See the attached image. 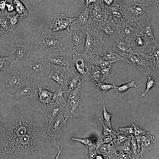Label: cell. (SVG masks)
Listing matches in <instances>:
<instances>
[{
  "label": "cell",
  "mask_w": 159,
  "mask_h": 159,
  "mask_svg": "<svg viewBox=\"0 0 159 159\" xmlns=\"http://www.w3.org/2000/svg\"><path fill=\"white\" fill-rule=\"evenodd\" d=\"M103 157L101 155H96L95 159H103Z\"/></svg>",
  "instance_id": "be15d7a7"
},
{
  "label": "cell",
  "mask_w": 159,
  "mask_h": 159,
  "mask_svg": "<svg viewBox=\"0 0 159 159\" xmlns=\"http://www.w3.org/2000/svg\"><path fill=\"white\" fill-rule=\"evenodd\" d=\"M145 0H134L133 2L140 3H145Z\"/></svg>",
  "instance_id": "6125c7cd"
},
{
  "label": "cell",
  "mask_w": 159,
  "mask_h": 159,
  "mask_svg": "<svg viewBox=\"0 0 159 159\" xmlns=\"http://www.w3.org/2000/svg\"><path fill=\"white\" fill-rule=\"evenodd\" d=\"M133 127V135L135 136H143L146 134L147 132L142 127L132 123V124Z\"/></svg>",
  "instance_id": "c3c4849f"
},
{
  "label": "cell",
  "mask_w": 159,
  "mask_h": 159,
  "mask_svg": "<svg viewBox=\"0 0 159 159\" xmlns=\"http://www.w3.org/2000/svg\"><path fill=\"white\" fill-rule=\"evenodd\" d=\"M82 83H80L75 90L70 91H65L67 99L63 114L66 121L69 118H72L81 114L83 112V108L80 98Z\"/></svg>",
  "instance_id": "8992f818"
},
{
  "label": "cell",
  "mask_w": 159,
  "mask_h": 159,
  "mask_svg": "<svg viewBox=\"0 0 159 159\" xmlns=\"http://www.w3.org/2000/svg\"><path fill=\"white\" fill-rule=\"evenodd\" d=\"M95 85L101 90L103 95V104H104L105 103V93L109 90L114 88L115 86L113 82L110 84H106L103 83V82L95 84Z\"/></svg>",
  "instance_id": "8d00e7d4"
},
{
  "label": "cell",
  "mask_w": 159,
  "mask_h": 159,
  "mask_svg": "<svg viewBox=\"0 0 159 159\" xmlns=\"http://www.w3.org/2000/svg\"><path fill=\"white\" fill-rule=\"evenodd\" d=\"M69 53L63 52H58L47 54L44 59L53 66L67 67H74Z\"/></svg>",
  "instance_id": "9a60e30c"
},
{
  "label": "cell",
  "mask_w": 159,
  "mask_h": 159,
  "mask_svg": "<svg viewBox=\"0 0 159 159\" xmlns=\"http://www.w3.org/2000/svg\"><path fill=\"white\" fill-rule=\"evenodd\" d=\"M108 19H112L108 6L97 0L91 5L89 26L93 29L99 22Z\"/></svg>",
  "instance_id": "30bf717a"
},
{
  "label": "cell",
  "mask_w": 159,
  "mask_h": 159,
  "mask_svg": "<svg viewBox=\"0 0 159 159\" xmlns=\"http://www.w3.org/2000/svg\"><path fill=\"white\" fill-rule=\"evenodd\" d=\"M76 72L74 67L53 66L50 73L46 78H50L54 81L62 88L67 85L70 78Z\"/></svg>",
  "instance_id": "8fae6325"
},
{
  "label": "cell",
  "mask_w": 159,
  "mask_h": 159,
  "mask_svg": "<svg viewBox=\"0 0 159 159\" xmlns=\"http://www.w3.org/2000/svg\"><path fill=\"white\" fill-rule=\"evenodd\" d=\"M131 87L138 88L134 81H132L129 83L119 86H115L114 88V91L116 94H119L124 92Z\"/></svg>",
  "instance_id": "d590c367"
},
{
  "label": "cell",
  "mask_w": 159,
  "mask_h": 159,
  "mask_svg": "<svg viewBox=\"0 0 159 159\" xmlns=\"http://www.w3.org/2000/svg\"><path fill=\"white\" fill-rule=\"evenodd\" d=\"M65 91L62 90V88L56 87L55 92L53 93L52 99L54 102L62 104H66L67 102L63 96Z\"/></svg>",
  "instance_id": "1f68e13d"
},
{
  "label": "cell",
  "mask_w": 159,
  "mask_h": 159,
  "mask_svg": "<svg viewBox=\"0 0 159 159\" xmlns=\"http://www.w3.org/2000/svg\"><path fill=\"white\" fill-rule=\"evenodd\" d=\"M4 33L0 28V35L4 34Z\"/></svg>",
  "instance_id": "e7e4bbea"
},
{
  "label": "cell",
  "mask_w": 159,
  "mask_h": 159,
  "mask_svg": "<svg viewBox=\"0 0 159 159\" xmlns=\"http://www.w3.org/2000/svg\"><path fill=\"white\" fill-rule=\"evenodd\" d=\"M108 7L112 19L118 27L122 26L127 21L120 10V4L115 2Z\"/></svg>",
  "instance_id": "603a6c76"
},
{
  "label": "cell",
  "mask_w": 159,
  "mask_h": 159,
  "mask_svg": "<svg viewBox=\"0 0 159 159\" xmlns=\"http://www.w3.org/2000/svg\"><path fill=\"white\" fill-rule=\"evenodd\" d=\"M117 3L118 4L128 3V0H117Z\"/></svg>",
  "instance_id": "94428289"
},
{
  "label": "cell",
  "mask_w": 159,
  "mask_h": 159,
  "mask_svg": "<svg viewBox=\"0 0 159 159\" xmlns=\"http://www.w3.org/2000/svg\"><path fill=\"white\" fill-rule=\"evenodd\" d=\"M91 5L85 6L76 13L75 28L85 31L89 27Z\"/></svg>",
  "instance_id": "d6986e66"
},
{
  "label": "cell",
  "mask_w": 159,
  "mask_h": 159,
  "mask_svg": "<svg viewBox=\"0 0 159 159\" xmlns=\"http://www.w3.org/2000/svg\"><path fill=\"white\" fill-rule=\"evenodd\" d=\"M86 37L85 31L75 28L71 38L74 53H84Z\"/></svg>",
  "instance_id": "ffe728a7"
},
{
  "label": "cell",
  "mask_w": 159,
  "mask_h": 159,
  "mask_svg": "<svg viewBox=\"0 0 159 159\" xmlns=\"http://www.w3.org/2000/svg\"><path fill=\"white\" fill-rule=\"evenodd\" d=\"M33 48L29 40L19 39L12 44L9 50V56L13 62H21L24 63L29 61V57Z\"/></svg>",
  "instance_id": "9c48e42d"
},
{
  "label": "cell",
  "mask_w": 159,
  "mask_h": 159,
  "mask_svg": "<svg viewBox=\"0 0 159 159\" xmlns=\"http://www.w3.org/2000/svg\"><path fill=\"white\" fill-rule=\"evenodd\" d=\"M118 27V34L115 40L130 39L138 34L139 25L133 22L127 21L122 26Z\"/></svg>",
  "instance_id": "ac0fdd59"
},
{
  "label": "cell",
  "mask_w": 159,
  "mask_h": 159,
  "mask_svg": "<svg viewBox=\"0 0 159 159\" xmlns=\"http://www.w3.org/2000/svg\"><path fill=\"white\" fill-rule=\"evenodd\" d=\"M100 55L107 60L113 63L118 61H122L123 59L110 46L106 53L103 52L102 54Z\"/></svg>",
  "instance_id": "83f0119b"
},
{
  "label": "cell",
  "mask_w": 159,
  "mask_h": 159,
  "mask_svg": "<svg viewBox=\"0 0 159 159\" xmlns=\"http://www.w3.org/2000/svg\"><path fill=\"white\" fill-rule=\"evenodd\" d=\"M0 28L4 34L12 30L7 16L1 13H0Z\"/></svg>",
  "instance_id": "836d02e7"
},
{
  "label": "cell",
  "mask_w": 159,
  "mask_h": 159,
  "mask_svg": "<svg viewBox=\"0 0 159 159\" xmlns=\"http://www.w3.org/2000/svg\"><path fill=\"white\" fill-rule=\"evenodd\" d=\"M105 5L109 6L114 3H117V0H99Z\"/></svg>",
  "instance_id": "9f6ffc18"
},
{
  "label": "cell",
  "mask_w": 159,
  "mask_h": 159,
  "mask_svg": "<svg viewBox=\"0 0 159 159\" xmlns=\"http://www.w3.org/2000/svg\"><path fill=\"white\" fill-rule=\"evenodd\" d=\"M103 126V130L102 135L100 137L109 136L114 134H117L118 132L113 130L112 128H110L102 123Z\"/></svg>",
  "instance_id": "681fc988"
},
{
  "label": "cell",
  "mask_w": 159,
  "mask_h": 159,
  "mask_svg": "<svg viewBox=\"0 0 159 159\" xmlns=\"http://www.w3.org/2000/svg\"><path fill=\"white\" fill-rule=\"evenodd\" d=\"M98 149L103 155L108 157V150L107 144H104L101 145Z\"/></svg>",
  "instance_id": "11a10c76"
},
{
  "label": "cell",
  "mask_w": 159,
  "mask_h": 159,
  "mask_svg": "<svg viewBox=\"0 0 159 159\" xmlns=\"http://www.w3.org/2000/svg\"><path fill=\"white\" fill-rule=\"evenodd\" d=\"M31 79L24 70L15 64L9 66L0 79L6 90L19 89L28 84Z\"/></svg>",
  "instance_id": "3957f363"
},
{
  "label": "cell",
  "mask_w": 159,
  "mask_h": 159,
  "mask_svg": "<svg viewBox=\"0 0 159 159\" xmlns=\"http://www.w3.org/2000/svg\"><path fill=\"white\" fill-rule=\"evenodd\" d=\"M39 83L38 81L31 79L28 84L10 95L15 98L16 100L20 101L37 97Z\"/></svg>",
  "instance_id": "4fadbf2b"
},
{
  "label": "cell",
  "mask_w": 159,
  "mask_h": 159,
  "mask_svg": "<svg viewBox=\"0 0 159 159\" xmlns=\"http://www.w3.org/2000/svg\"><path fill=\"white\" fill-rule=\"evenodd\" d=\"M49 87L44 86L39 83L38 86V99L44 104L54 102L52 99L53 93L49 90Z\"/></svg>",
  "instance_id": "cb8c5ba5"
},
{
  "label": "cell",
  "mask_w": 159,
  "mask_h": 159,
  "mask_svg": "<svg viewBox=\"0 0 159 159\" xmlns=\"http://www.w3.org/2000/svg\"><path fill=\"white\" fill-rule=\"evenodd\" d=\"M115 134L99 138L96 142V146L98 149L101 145L110 143L113 139Z\"/></svg>",
  "instance_id": "ee69618b"
},
{
  "label": "cell",
  "mask_w": 159,
  "mask_h": 159,
  "mask_svg": "<svg viewBox=\"0 0 159 159\" xmlns=\"http://www.w3.org/2000/svg\"><path fill=\"white\" fill-rule=\"evenodd\" d=\"M154 136L147 132L145 135L141 136V148L140 153L141 158L149 152L153 148L154 142Z\"/></svg>",
  "instance_id": "d4e9b609"
},
{
  "label": "cell",
  "mask_w": 159,
  "mask_h": 159,
  "mask_svg": "<svg viewBox=\"0 0 159 159\" xmlns=\"http://www.w3.org/2000/svg\"><path fill=\"white\" fill-rule=\"evenodd\" d=\"M53 65L44 59L28 61L23 64L26 73L32 79L41 81L48 76Z\"/></svg>",
  "instance_id": "52a82bcc"
},
{
  "label": "cell",
  "mask_w": 159,
  "mask_h": 159,
  "mask_svg": "<svg viewBox=\"0 0 159 159\" xmlns=\"http://www.w3.org/2000/svg\"><path fill=\"white\" fill-rule=\"evenodd\" d=\"M91 65L98 66L101 69L106 68L114 63L105 59L100 55H97L94 58L90 59Z\"/></svg>",
  "instance_id": "f1b7e54d"
},
{
  "label": "cell",
  "mask_w": 159,
  "mask_h": 159,
  "mask_svg": "<svg viewBox=\"0 0 159 159\" xmlns=\"http://www.w3.org/2000/svg\"><path fill=\"white\" fill-rule=\"evenodd\" d=\"M72 139L77 142H79L84 144L87 148L89 149L97 147L96 142L94 138L90 137L86 138H73Z\"/></svg>",
  "instance_id": "d6a6232c"
},
{
  "label": "cell",
  "mask_w": 159,
  "mask_h": 159,
  "mask_svg": "<svg viewBox=\"0 0 159 159\" xmlns=\"http://www.w3.org/2000/svg\"><path fill=\"white\" fill-rule=\"evenodd\" d=\"M102 112L104 117L103 121H102L100 118L98 117V119L102 123H103L105 125L110 128H112L110 120L111 115L107 112L104 104L103 106Z\"/></svg>",
  "instance_id": "b9f144b4"
},
{
  "label": "cell",
  "mask_w": 159,
  "mask_h": 159,
  "mask_svg": "<svg viewBox=\"0 0 159 159\" xmlns=\"http://www.w3.org/2000/svg\"><path fill=\"white\" fill-rule=\"evenodd\" d=\"M82 82L81 75L77 72L74 74L68 82V88L67 91H70L76 89L80 83Z\"/></svg>",
  "instance_id": "f546056e"
},
{
  "label": "cell",
  "mask_w": 159,
  "mask_h": 159,
  "mask_svg": "<svg viewBox=\"0 0 159 159\" xmlns=\"http://www.w3.org/2000/svg\"><path fill=\"white\" fill-rule=\"evenodd\" d=\"M7 17L13 30L18 24L19 16L17 14L15 15H8Z\"/></svg>",
  "instance_id": "7dc6e473"
},
{
  "label": "cell",
  "mask_w": 159,
  "mask_h": 159,
  "mask_svg": "<svg viewBox=\"0 0 159 159\" xmlns=\"http://www.w3.org/2000/svg\"><path fill=\"white\" fill-rule=\"evenodd\" d=\"M7 0H1L0 1V10L2 12L4 11Z\"/></svg>",
  "instance_id": "6f0895ef"
},
{
  "label": "cell",
  "mask_w": 159,
  "mask_h": 159,
  "mask_svg": "<svg viewBox=\"0 0 159 159\" xmlns=\"http://www.w3.org/2000/svg\"><path fill=\"white\" fill-rule=\"evenodd\" d=\"M119 159H132V158L128 154L123 152L120 155Z\"/></svg>",
  "instance_id": "91938a15"
},
{
  "label": "cell",
  "mask_w": 159,
  "mask_h": 159,
  "mask_svg": "<svg viewBox=\"0 0 159 159\" xmlns=\"http://www.w3.org/2000/svg\"><path fill=\"white\" fill-rule=\"evenodd\" d=\"M93 29L97 30L106 35L114 41L117 37L118 33V27L112 19L101 21L98 23Z\"/></svg>",
  "instance_id": "e0dca14e"
},
{
  "label": "cell",
  "mask_w": 159,
  "mask_h": 159,
  "mask_svg": "<svg viewBox=\"0 0 159 159\" xmlns=\"http://www.w3.org/2000/svg\"><path fill=\"white\" fill-rule=\"evenodd\" d=\"M76 19V18H71L67 17L62 14L56 17L50 26L53 32H61L66 30L69 32V28L72 23Z\"/></svg>",
  "instance_id": "44dd1931"
},
{
  "label": "cell",
  "mask_w": 159,
  "mask_h": 159,
  "mask_svg": "<svg viewBox=\"0 0 159 159\" xmlns=\"http://www.w3.org/2000/svg\"><path fill=\"white\" fill-rule=\"evenodd\" d=\"M122 61L129 64L145 74H149L155 69L151 57L144 52L133 51L125 55Z\"/></svg>",
  "instance_id": "5b68a950"
},
{
  "label": "cell",
  "mask_w": 159,
  "mask_h": 159,
  "mask_svg": "<svg viewBox=\"0 0 159 159\" xmlns=\"http://www.w3.org/2000/svg\"><path fill=\"white\" fill-rule=\"evenodd\" d=\"M11 62H13V60L10 56L6 57L0 56V71L4 72Z\"/></svg>",
  "instance_id": "74e56055"
},
{
  "label": "cell",
  "mask_w": 159,
  "mask_h": 159,
  "mask_svg": "<svg viewBox=\"0 0 159 159\" xmlns=\"http://www.w3.org/2000/svg\"><path fill=\"white\" fill-rule=\"evenodd\" d=\"M86 34L84 53L89 57L93 54H102V46L106 42L103 39L104 34L95 29L87 28L85 31Z\"/></svg>",
  "instance_id": "ba28073f"
},
{
  "label": "cell",
  "mask_w": 159,
  "mask_h": 159,
  "mask_svg": "<svg viewBox=\"0 0 159 159\" xmlns=\"http://www.w3.org/2000/svg\"><path fill=\"white\" fill-rule=\"evenodd\" d=\"M131 136V144L132 149L131 157L132 159L140 158L138 153V145L136 138L133 134L130 135Z\"/></svg>",
  "instance_id": "ab89813d"
},
{
  "label": "cell",
  "mask_w": 159,
  "mask_h": 159,
  "mask_svg": "<svg viewBox=\"0 0 159 159\" xmlns=\"http://www.w3.org/2000/svg\"><path fill=\"white\" fill-rule=\"evenodd\" d=\"M101 69L100 67L92 65L88 75V80L95 83V84L102 82L101 80Z\"/></svg>",
  "instance_id": "4316f807"
},
{
  "label": "cell",
  "mask_w": 159,
  "mask_h": 159,
  "mask_svg": "<svg viewBox=\"0 0 159 159\" xmlns=\"http://www.w3.org/2000/svg\"><path fill=\"white\" fill-rule=\"evenodd\" d=\"M63 112H61L49 122L48 129L49 134L55 140L61 136L66 130L67 121Z\"/></svg>",
  "instance_id": "2e32d148"
},
{
  "label": "cell",
  "mask_w": 159,
  "mask_h": 159,
  "mask_svg": "<svg viewBox=\"0 0 159 159\" xmlns=\"http://www.w3.org/2000/svg\"><path fill=\"white\" fill-rule=\"evenodd\" d=\"M37 47L46 54L58 52L74 54L71 38L60 35H52L43 32L37 42Z\"/></svg>",
  "instance_id": "7a4b0ae2"
},
{
  "label": "cell",
  "mask_w": 159,
  "mask_h": 159,
  "mask_svg": "<svg viewBox=\"0 0 159 159\" xmlns=\"http://www.w3.org/2000/svg\"><path fill=\"white\" fill-rule=\"evenodd\" d=\"M120 10L126 20L139 25L150 17L149 3L133 2L131 4H120Z\"/></svg>",
  "instance_id": "277c9868"
},
{
  "label": "cell",
  "mask_w": 159,
  "mask_h": 159,
  "mask_svg": "<svg viewBox=\"0 0 159 159\" xmlns=\"http://www.w3.org/2000/svg\"><path fill=\"white\" fill-rule=\"evenodd\" d=\"M72 62L77 71L81 76L82 82L87 80L92 67L89 57L85 53H74L72 55Z\"/></svg>",
  "instance_id": "7c38bea8"
},
{
  "label": "cell",
  "mask_w": 159,
  "mask_h": 159,
  "mask_svg": "<svg viewBox=\"0 0 159 159\" xmlns=\"http://www.w3.org/2000/svg\"><path fill=\"white\" fill-rule=\"evenodd\" d=\"M113 43L106 42L105 43L110 44V46L122 59L125 55L133 51L131 48L130 39H117Z\"/></svg>",
  "instance_id": "7402d4cb"
},
{
  "label": "cell",
  "mask_w": 159,
  "mask_h": 159,
  "mask_svg": "<svg viewBox=\"0 0 159 159\" xmlns=\"http://www.w3.org/2000/svg\"><path fill=\"white\" fill-rule=\"evenodd\" d=\"M1 0H0V1H1Z\"/></svg>",
  "instance_id": "03108f58"
},
{
  "label": "cell",
  "mask_w": 159,
  "mask_h": 159,
  "mask_svg": "<svg viewBox=\"0 0 159 159\" xmlns=\"http://www.w3.org/2000/svg\"><path fill=\"white\" fill-rule=\"evenodd\" d=\"M97 147L92 148L89 149V152L88 155L85 157L86 159H95L97 155Z\"/></svg>",
  "instance_id": "f5cc1de1"
},
{
  "label": "cell",
  "mask_w": 159,
  "mask_h": 159,
  "mask_svg": "<svg viewBox=\"0 0 159 159\" xmlns=\"http://www.w3.org/2000/svg\"><path fill=\"white\" fill-rule=\"evenodd\" d=\"M128 137V135H126L120 132H118L117 134H115L113 140L117 145L123 142Z\"/></svg>",
  "instance_id": "bcb514c9"
},
{
  "label": "cell",
  "mask_w": 159,
  "mask_h": 159,
  "mask_svg": "<svg viewBox=\"0 0 159 159\" xmlns=\"http://www.w3.org/2000/svg\"><path fill=\"white\" fill-rule=\"evenodd\" d=\"M131 135H128L127 138L122 143V150L123 152L128 154L131 157L132 149L131 144Z\"/></svg>",
  "instance_id": "60d3db41"
},
{
  "label": "cell",
  "mask_w": 159,
  "mask_h": 159,
  "mask_svg": "<svg viewBox=\"0 0 159 159\" xmlns=\"http://www.w3.org/2000/svg\"><path fill=\"white\" fill-rule=\"evenodd\" d=\"M108 158H112L113 154L114 153L116 145L113 140L110 143L107 144Z\"/></svg>",
  "instance_id": "f907efd6"
},
{
  "label": "cell",
  "mask_w": 159,
  "mask_h": 159,
  "mask_svg": "<svg viewBox=\"0 0 159 159\" xmlns=\"http://www.w3.org/2000/svg\"><path fill=\"white\" fill-rule=\"evenodd\" d=\"M152 49L149 54L151 57L153 65L155 69L159 66V46L158 44L154 46Z\"/></svg>",
  "instance_id": "e575fe53"
},
{
  "label": "cell",
  "mask_w": 159,
  "mask_h": 159,
  "mask_svg": "<svg viewBox=\"0 0 159 159\" xmlns=\"http://www.w3.org/2000/svg\"><path fill=\"white\" fill-rule=\"evenodd\" d=\"M156 80L154 77L148 76V80L146 83V87L145 91L139 96L140 97H145V95L156 85Z\"/></svg>",
  "instance_id": "f35d334b"
},
{
  "label": "cell",
  "mask_w": 159,
  "mask_h": 159,
  "mask_svg": "<svg viewBox=\"0 0 159 159\" xmlns=\"http://www.w3.org/2000/svg\"><path fill=\"white\" fill-rule=\"evenodd\" d=\"M123 152L122 150V143L116 146L114 153L115 158L119 159L120 155Z\"/></svg>",
  "instance_id": "db71d44e"
},
{
  "label": "cell",
  "mask_w": 159,
  "mask_h": 159,
  "mask_svg": "<svg viewBox=\"0 0 159 159\" xmlns=\"http://www.w3.org/2000/svg\"><path fill=\"white\" fill-rule=\"evenodd\" d=\"M14 5L17 14L21 19L24 18L28 14V12L23 4L19 0H13Z\"/></svg>",
  "instance_id": "4dcf8cb0"
},
{
  "label": "cell",
  "mask_w": 159,
  "mask_h": 159,
  "mask_svg": "<svg viewBox=\"0 0 159 159\" xmlns=\"http://www.w3.org/2000/svg\"><path fill=\"white\" fill-rule=\"evenodd\" d=\"M47 104L38 97L0 106V159H45L59 143L49 132Z\"/></svg>",
  "instance_id": "6da1fadb"
},
{
  "label": "cell",
  "mask_w": 159,
  "mask_h": 159,
  "mask_svg": "<svg viewBox=\"0 0 159 159\" xmlns=\"http://www.w3.org/2000/svg\"><path fill=\"white\" fill-rule=\"evenodd\" d=\"M159 0H155L153 3L150 2L149 3V8L150 11V16L152 15L153 17V15H157L158 16L159 15Z\"/></svg>",
  "instance_id": "7bdbcfd3"
},
{
  "label": "cell",
  "mask_w": 159,
  "mask_h": 159,
  "mask_svg": "<svg viewBox=\"0 0 159 159\" xmlns=\"http://www.w3.org/2000/svg\"><path fill=\"white\" fill-rule=\"evenodd\" d=\"M131 47L134 51L144 52L146 49H150L158 44L155 38L139 34L130 39Z\"/></svg>",
  "instance_id": "5bb4252c"
},
{
  "label": "cell",
  "mask_w": 159,
  "mask_h": 159,
  "mask_svg": "<svg viewBox=\"0 0 159 159\" xmlns=\"http://www.w3.org/2000/svg\"><path fill=\"white\" fill-rule=\"evenodd\" d=\"M113 64L103 69L100 70L101 80L102 82L106 79H109L111 77V67Z\"/></svg>",
  "instance_id": "f6af8a7d"
},
{
  "label": "cell",
  "mask_w": 159,
  "mask_h": 159,
  "mask_svg": "<svg viewBox=\"0 0 159 159\" xmlns=\"http://www.w3.org/2000/svg\"><path fill=\"white\" fill-rule=\"evenodd\" d=\"M7 7V11L9 12H11L13 11L14 9V4L11 1L9 3L6 4Z\"/></svg>",
  "instance_id": "680465c9"
},
{
  "label": "cell",
  "mask_w": 159,
  "mask_h": 159,
  "mask_svg": "<svg viewBox=\"0 0 159 159\" xmlns=\"http://www.w3.org/2000/svg\"><path fill=\"white\" fill-rule=\"evenodd\" d=\"M118 129L120 132L126 135L133 134V129L132 125L125 127L119 128Z\"/></svg>",
  "instance_id": "816d5d0a"
},
{
  "label": "cell",
  "mask_w": 159,
  "mask_h": 159,
  "mask_svg": "<svg viewBox=\"0 0 159 159\" xmlns=\"http://www.w3.org/2000/svg\"><path fill=\"white\" fill-rule=\"evenodd\" d=\"M155 22L148 19L139 25L138 34L148 37L155 38L153 28Z\"/></svg>",
  "instance_id": "484cf974"
}]
</instances>
